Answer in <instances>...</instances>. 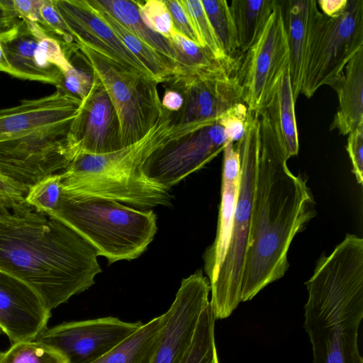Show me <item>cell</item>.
<instances>
[{"label":"cell","instance_id":"cell-9","mask_svg":"<svg viewBox=\"0 0 363 363\" xmlns=\"http://www.w3.org/2000/svg\"><path fill=\"white\" fill-rule=\"evenodd\" d=\"M240 62L185 72L165 82L164 87L178 91L183 98L182 108L172 112V125H210L234 104L244 102Z\"/></svg>","mask_w":363,"mask_h":363},{"label":"cell","instance_id":"cell-21","mask_svg":"<svg viewBox=\"0 0 363 363\" xmlns=\"http://www.w3.org/2000/svg\"><path fill=\"white\" fill-rule=\"evenodd\" d=\"M343 77L332 88L337 92L339 106L330 130L348 135L363 122V46L345 67Z\"/></svg>","mask_w":363,"mask_h":363},{"label":"cell","instance_id":"cell-44","mask_svg":"<svg viewBox=\"0 0 363 363\" xmlns=\"http://www.w3.org/2000/svg\"><path fill=\"white\" fill-rule=\"evenodd\" d=\"M6 63L4 58L3 49L1 46V40H0V72H6Z\"/></svg>","mask_w":363,"mask_h":363},{"label":"cell","instance_id":"cell-18","mask_svg":"<svg viewBox=\"0 0 363 363\" xmlns=\"http://www.w3.org/2000/svg\"><path fill=\"white\" fill-rule=\"evenodd\" d=\"M81 102L80 99L57 89L50 95L24 99L18 106L0 109V141L72 122Z\"/></svg>","mask_w":363,"mask_h":363},{"label":"cell","instance_id":"cell-31","mask_svg":"<svg viewBox=\"0 0 363 363\" xmlns=\"http://www.w3.org/2000/svg\"><path fill=\"white\" fill-rule=\"evenodd\" d=\"M181 2L192 22L202 46L219 61L224 62L237 61L236 58L228 57L222 50L201 0H181Z\"/></svg>","mask_w":363,"mask_h":363},{"label":"cell","instance_id":"cell-20","mask_svg":"<svg viewBox=\"0 0 363 363\" xmlns=\"http://www.w3.org/2000/svg\"><path fill=\"white\" fill-rule=\"evenodd\" d=\"M40 38L31 33L22 21L16 35L1 40L6 73L21 79L57 86L62 74L45 61L39 45Z\"/></svg>","mask_w":363,"mask_h":363},{"label":"cell","instance_id":"cell-5","mask_svg":"<svg viewBox=\"0 0 363 363\" xmlns=\"http://www.w3.org/2000/svg\"><path fill=\"white\" fill-rule=\"evenodd\" d=\"M50 216L57 218L86 240L109 263L139 257L157 232L152 211L90 196L61 194Z\"/></svg>","mask_w":363,"mask_h":363},{"label":"cell","instance_id":"cell-19","mask_svg":"<svg viewBox=\"0 0 363 363\" xmlns=\"http://www.w3.org/2000/svg\"><path fill=\"white\" fill-rule=\"evenodd\" d=\"M240 174L239 154L233 143L228 140L223 149L221 200L216 238L203 255L204 269L209 282L216 277L230 244Z\"/></svg>","mask_w":363,"mask_h":363},{"label":"cell","instance_id":"cell-15","mask_svg":"<svg viewBox=\"0 0 363 363\" xmlns=\"http://www.w3.org/2000/svg\"><path fill=\"white\" fill-rule=\"evenodd\" d=\"M211 285L201 269L182 281L169 310L152 363H182L194 336L201 313L210 303Z\"/></svg>","mask_w":363,"mask_h":363},{"label":"cell","instance_id":"cell-24","mask_svg":"<svg viewBox=\"0 0 363 363\" xmlns=\"http://www.w3.org/2000/svg\"><path fill=\"white\" fill-rule=\"evenodd\" d=\"M168 313L152 318L93 363H152Z\"/></svg>","mask_w":363,"mask_h":363},{"label":"cell","instance_id":"cell-40","mask_svg":"<svg viewBox=\"0 0 363 363\" xmlns=\"http://www.w3.org/2000/svg\"><path fill=\"white\" fill-rule=\"evenodd\" d=\"M347 151L357 183H363V122L348 134Z\"/></svg>","mask_w":363,"mask_h":363},{"label":"cell","instance_id":"cell-42","mask_svg":"<svg viewBox=\"0 0 363 363\" xmlns=\"http://www.w3.org/2000/svg\"><path fill=\"white\" fill-rule=\"evenodd\" d=\"M162 106L170 112H177L183 105V98L177 91L164 87V93L162 99Z\"/></svg>","mask_w":363,"mask_h":363},{"label":"cell","instance_id":"cell-1","mask_svg":"<svg viewBox=\"0 0 363 363\" xmlns=\"http://www.w3.org/2000/svg\"><path fill=\"white\" fill-rule=\"evenodd\" d=\"M256 158L250 228L242 270L241 301L253 298L289 269L295 236L317 215L307 179L293 174L275 108L252 111Z\"/></svg>","mask_w":363,"mask_h":363},{"label":"cell","instance_id":"cell-37","mask_svg":"<svg viewBox=\"0 0 363 363\" xmlns=\"http://www.w3.org/2000/svg\"><path fill=\"white\" fill-rule=\"evenodd\" d=\"M247 107L244 102L234 104L218 121L224 129L228 140L238 142L244 135L247 118Z\"/></svg>","mask_w":363,"mask_h":363},{"label":"cell","instance_id":"cell-4","mask_svg":"<svg viewBox=\"0 0 363 363\" xmlns=\"http://www.w3.org/2000/svg\"><path fill=\"white\" fill-rule=\"evenodd\" d=\"M184 127L172 123L163 108L155 125L140 140L116 151L76 157L62 172V193L100 197L142 208L167 206L169 189L146 178L141 167L147 157Z\"/></svg>","mask_w":363,"mask_h":363},{"label":"cell","instance_id":"cell-27","mask_svg":"<svg viewBox=\"0 0 363 363\" xmlns=\"http://www.w3.org/2000/svg\"><path fill=\"white\" fill-rule=\"evenodd\" d=\"M280 133L289 157L296 156L299 150L295 104L289 66L285 69L272 99Z\"/></svg>","mask_w":363,"mask_h":363},{"label":"cell","instance_id":"cell-45","mask_svg":"<svg viewBox=\"0 0 363 363\" xmlns=\"http://www.w3.org/2000/svg\"><path fill=\"white\" fill-rule=\"evenodd\" d=\"M2 334H4V332L3 329L1 328V327L0 326V335Z\"/></svg>","mask_w":363,"mask_h":363},{"label":"cell","instance_id":"cell-7","mask_svg":"<svg viewBox=\"0 0 363 363\" xmlns=\"http://www.w3.org/2000/svg\"><path fill=\"white\" fill-rule=\"evenodd\" d=\"M77 46L80 57L101 81L114 106L120 123L122 147L140 140L162 113L158 83L84 44L77 43Z\"/></svg>","mask_w":363,"mask_h":363},{"label":"cell","instance_id":"cell-26","mask_svg":"<svg viewBox=\"0 0 363 363\" xmlns=\"http://www.w3.org/2000/svg\"><path fill=\"white\" fill-rule=\"evenodd\" d=\"M276 0H233L230 11L237 30L240 51L255 43L272 13Z\"/></svg>","mask_w":363,"mask_h":363},{"label":"cell","instance_id":"cell-38","mask_svg":"<svg viewBox=\"0 0 363 363\" xmlns=\"http://www.w3.org/2000/svg\"><path fill=\"white\" fill-rule=\"evenodd\" d=\"M164 2L170 14L173 29L203 47L181 0H164Z\"/></svg>","mask_w":363,"mask_h":363},{"label":"cell","instance_id":"cell-35","mask_svg":"<svg viewBox=\"0 0 363 363\" xmlns=\"http://www.w3.org/2000/svg\"><path fill=\"white\" fill-rule=\"evenodd\" d=\"M136 3L144 23L151 30L169 40L173 27L164 0L136 1Z\"/></svg>","mask_w":363,"mask_h":363},{"label":"cell","instance_id":"cell-46","mask_svg":"<svg viewBox=\"0 0 363 363\" xmlns=\"http://www.w3.org/2000/svg\"><path fill=\"white\" fill-rule=\"evenodd\" d=\"M1 354H2V352H0V358H1Z\"/></svg>","mask_w":363,"mask_h":363},{"label":"cell","instance_id":"cell-2","mask_svg":"<svg viewBox=\"0 0 363 363\" xmlns=\"http://www.w3.org/2000/svg\"><path fill=\"white\" fill-rule=\"evenodd\" d=\"M98 256L70 227L26 203L0 211V270L29 286L50 311L94 284Z\"/></svg>","mask_w":363,"mask_h":363},{"label":"cell","instance_id":"cell-3","mask_svg":"<svg viewBox=\"0 0 363 363\" xmlns=\"http://www.w3.org/2000/svg\"><path fill=\"white\" fill-rule=\"evenodd\" d=\"M303 327L313 363H363L358 331L363 318V239L347 234L323 253L305 283Z\"/></svg>","mask_w":363,"mask_h":363},{"label":"cell","instance_id":"cell-39","mask_svg":"<svg viewBox=\"0 0 363 363\" xmlns=\"http://www.w3.org/2000/svg\"><path fill=\"white\" fill-rule=\"evenodd\" d=\"M28 189L0 174V211H12L26 204Z\"/></svg>","mask_w":363,"mask_h":363},{"label":"cell","instance_id":"cell-14","mask_svg":"<svg viewBox=\"0 0 363 363\" xmlns=\"http://www.w3.org/2000/svg\"><path fill=\"white\" fill-rule=\"evenodd\" d=\"M92 76L91 89L82 100L66 136L72 161L81 155H101L122 148L116 111L101 81Z\"/></svg>","mask_w":363,"mask_h":363},{"label":"cell","instance_id":"cell-11","mask_svg":"<svg viewBox=\"0 0 363 363\" xmlns=\"http://www.w3.org/2000/svg\"><path fill=\"white\" fill-rule=\"evenodd\" d=\"M239 75L242 99L248 111L265 108L289 66V48L279 0L259 37L245 53Z\"/></svg>","mask_w":363,"mask_h":363},{"label":"cell","instance_id":"cell-23","mask_svg":"<svg viewBox=\"0 0 363 363\" xmlns=\"http://www.w3.org/2000/svg\"><path fill=\"white\" fill-rule=\"evenodd\" d=\"M87 1L94 13L111 28L128 50L146 67L158 84L164 83L170 77L183 73L172 61L132 33L111 13L96 5L93 0Z\"/></svg>","mask_w":363,"mask_h":363},{"label":"cell","instance_id":"cell-17","mask_svg":"<svg viewBox=\"0 0 363 363\" xmlns=\"http://www.w3.org/2000/svg\"><path fill=\"white\" fill-rule=\"evenodd\" d=\"M53 3L74 33L76 43L84 44L108 57L131 67L155 79L146 67L128 50L111 28L94 13L87 0H53Z\"/></svg>","mask_w":363,"mask_h":363},{"label":"cell","instance_id":"cell-8","mask_svg":"<svg viewBox=\"0 0 363 363\" xmlns=\"http://www.w3.org/2000/svg\"><path fill=\"white\" fill-rule=\"evenodd\" d=\"M240 160L239 189L230 244L215 279L210 304L216 319L229 317L241 302L242 270L250 222L256 158V128L248 111L245 132L237 142Z\"/></svg>","mask_w":363,"mask_h":363},{"label":"cell","instance_id":"cell-33","mask_svg":"<svg viewBox=\"0 0 363 363\" xmlns=\"http://www.w3.org/2000/svg\"><path fill=\"white\" fill-rule=\"evenodd\" d=\"M61 172L49 175L28 190L25 196L27 205L35 211L50 216L57 208L62 194Z\"/></svg>","mask_w":363,"mask_h":363},{"label":"cell","instance_id":"cell-10","mask_svg":"<svg viewBox=\"0 0 363 363\" xmlns=\"http://www.w3.org/2000/svg\"><path fill=\"white\" fill-rule=\"evenodd\" d=\"M227 142L218 123L203 128L186 124L147 157L141 171L149 180L169 189L211 162Z\"/></svg>","mask_w":363,"mask_h":363},{"label":"cell","instance_id":"cell-32","mask_svg":"<svg viewBox=\"0 0 363 363\" xmlns=\"http://www.w3.org/2000/svg\"><path fill=\"white\" fill-rule=\"evenodd\" d=\"M0 363H67L57 350L36 340L13 343Z\"/></svg>","mask_w":363,"mask_h":363},{"label":"cell","instance_id":"cell-16","mask_svg":"<svg viewBox=\"0 0 363 363\" xmlns=\"http://www.w3.org/2000/svg\"><path fill=\"white\" fill-rule=\"evenodd\" d=\"M50 316L29 286L0 270V326L12 343L35 340Z\"/></svg>","mask_w":363,"mask_h":363},{"label":"cell","instance_id":"cell-25","mask_svg":"<svg viewBox=\"0 0 363 363\" xmlns=\"http://www.w3.org/2000/svg\"><path fill=\"white\" fill-rule=\"evenodd\" d=\"M93 1L111 13L132 33L164 55L180 69L177 64L175 51L169 40L151 30L144 23L140 15L136 1L93 0Z\"/></svg>","mask_w":363,"mask_h":363},{"label":"cell","instance_id":"cell-30","mask_svg":"<svg viewBox=\"0 0 363 363\" xmlns=\"http://www.w3.org/2000/svg\"><path fill=\"white\" fill-rule=\"evenodd\" d=\"M173 47L179 67L183 72L206 69L224 62L216 60L206 48L197 45L174 29L169 39Z\"/></svg>","mask_w":363,"mask_h":363},{"label":"cell","instance_id":"cell-28","mask_svg":"<svg viewBox=\"0 0 363 363\" xmlns=\"http://www.w3.org/2000/svg\"><path fill=\"white\" fill-rule=\"evenodd\" d=\"M203 6L225 54L231 58L240 51L237 30L225 0H201Z\"/></svg>","mask_w":363,"mask_h":363},{"label":"cell","instance_id":"cell-41","mask_svg":"<svg viewBox=\"0 0 363 363\" xmlns=\"http://www.w3.org/2000/svg\"><path fill=\"white\" fill-rule=\"evenodd\" d=\"M21 23L13 9L11 0H0V40H9L16 35Z\"/></svg>","mask_w":363,"mask_h":363},{"label":"cell","instance_id":"cell-36","mask_svg":"<svg viewBox=\"0 0 363 363\" xmlns=\"http://www.w3.org/2000/svg\"><path fill=\"white\" fill-rule=\"evenodd\" d=\"M69 63L72 68L62 74L56 88L82 100L91 89L93 82L92 73L90 69L87 72L80 68L78 65Z\"/></svg>","mask_w":363,"mask_h":363},{"label":"cell","instance_id":"cell-29","mask_svg":"<svg viewBox=\"0 0 363 363\" xmlns=\"http://www.w3.org/2000/svg\"><path fill=\"white\" fill-rule=\"evenodd\" d=\"M215 320L209 303L200 315L193 341L182 363H219L215 342Z\"/></svg>","mask_w":363,"mask_h":363},{"label":"cell","instance_id":"cell-13","mask_svg":"<svg viewBox=\"0 0 363 363\" xmlns=\"http://www.w3.org/2000/svg\"><path fill=\"white\" fill-rule=\"evenodd\" d=\"M143 324L111 316L67 322L47 328L35 340L57 350L67 363H93Z\"/></svg>","mask_w":363,"mask_h":363},{"label":"cell","instance_id":"cell-22","mask_svg":"<svg viewBox=\"0 0 363 363\" xmlns=\"http://www.w3.org/2000/svg\"><path fill=\"white\" fill-rule=\"evenodd\" d=\"M289 48V72L295 99L301 94L311 0L280 1Z\"/></svg>","mask_w":363,"mask_h":363},{"label":"cell","instance_id":"cell-43","mask_svg":"<svg viewBox=\"0 0 363 363\" xmlns=\"http://www.w3.org/2000/svg\"><path fill=\"white\" fill-rule=\"evenodd\" d=\"M348 0H319L317 1L322 13L330 18L340 14L345 9Z\"/></svg>","mask_w":363,"mask_h":363},{"label":"cell","instance_id":"cell-6","mask_svg":"<svg viewBox=\"0 0 363 363\" xmlns=\"http://www.w3.org/2000/svg\"><path fill=\"white\" fill-rule=\"evenodd\" d=\"M363 46V0H348L344 11L328 17L311 0L301 94L311 98L323 85L333 87L349 60Z\"/></svg>","mask_w":363,"mask_h":363},{"label":"cell","instance_id":"cell-34","mask_svg":"<svg viewBox=\"0 0 363 363\" xmlns=\"http://www.w3.org/2000/svg\"><path fill=\"white\" fill-rule=\"evenodd\" d=\"M39 24L47 36L57 40L62 46L76 44L74 33L60 14L53 0H42Z\"/></svg>","mask_w":363,"mask_h":363},{"label":"cell","instance_id":"cell-12","mask_svg":"<svg viewBox=\"0 0 363 363\" xmlns=\"http://www.w3.org/2000/svg\"><path fill=\"white\" fill-rule=\"evenodd\" d=\"M71 122L0 141V174L28 190L72 162L66 136Z\"/></svg>","mask_w":363,"mask_h":363}]
</instances>
